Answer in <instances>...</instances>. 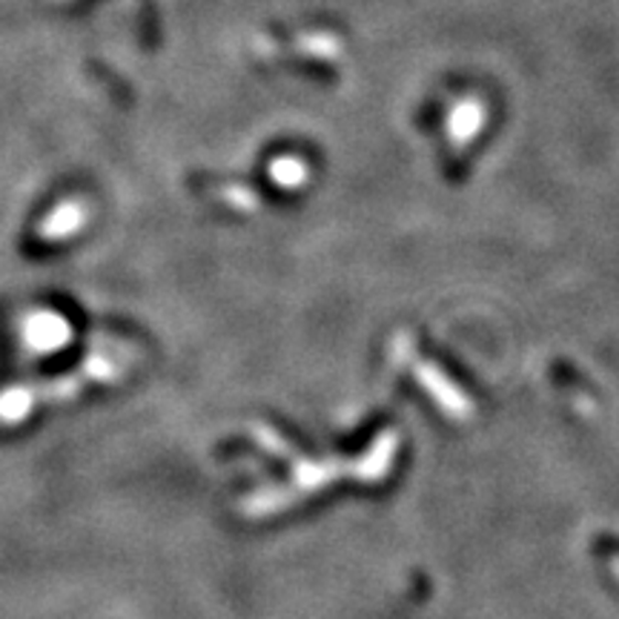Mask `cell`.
<instances>
[{"label": "cell", "instance_id": "6da1fadb", "mask_svg": "<svg viewBox=\"0 0 619 619\" xmlns=\"http://www.w3.org/2000/svg\"><path fill=\"white\" fill-rule=\"evenodd\" d=\"M484 118H488V113H484L482 100L473 98V95L459 100V104L450 109L448 118L450 141H453L456 147H468V143L479 136V129L484 127Z\"/></svg>", "mask_w": 619, "mask_h": 619}, {"label": "cell", "instance_id": "7a4b0ae2", "mask_svg": "<svg viewBox=\"0 0 619 619\" xmlns=\"http://www.w3.org/2000/svg\"><path fill=\"white\" fill-rule=\"evenodd\" d=\"M270 175L273 181H278L281 186H301L307 179V167L301 158H292V156H285V158H276L270 167Z\"/></svg>", "mask_w": 619, "mask_h": 619}, {"label": "cell", "instance_id": "3957f363", "mask_svg": "<svg viewBox=\"0 0 619 619\" xmlns=\"http://www.w3.org/2000/svg\"><path fill=\"white\" fill-rule=\"evenodd\" d=\"M296 50L305 52V55H313V57H333V55H339V43H335V38L319 32V35L301 38Z\"/></svg>", "mask_w": 619, "mask_h": 619}]
</instances>
